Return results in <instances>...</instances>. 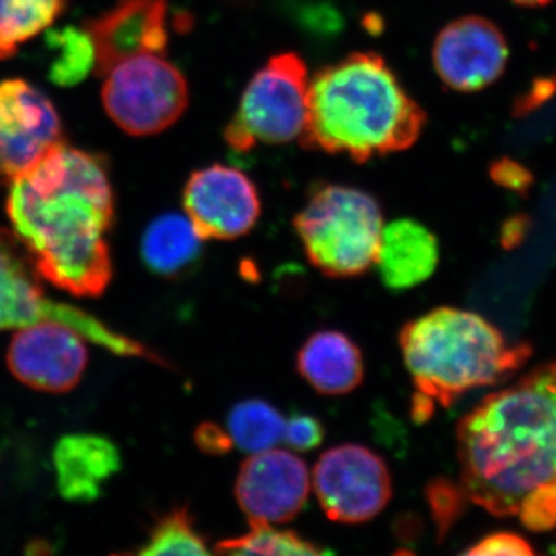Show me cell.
Returning <instances> with one entry per match:
<instances>
[{"label": "cell", "mask_w": 556, "mask_h": 556, "mask_svg": "<svg viewBox=\"0 0 556 556\" xmlns=\"http://www.w3.org/2000/svg\"><path fill=\"white\" fill-rule=\"evenodd\" d=\"M7 214L40 277L78 298L109 287L113 193L104 161L58 142L13 178Z\"/></svg>", "instance_id": "6da1fadb"}, {"label": "cell", "mask_w": 556, "mask_h": 556, "mask_svg": "<svg viewBox=\"0 0 556 556\" xmlns=\"http://www.w3.org/2000/svg\"><path fill=\"white\" fill-rule=\"evenodd\" d=\"M463 490L496 517L556 481V362L490 394L457 426Z\"/></svg>", "instance_id": "7a4b0ae2"}, {"label": "cell", "mask_w": 556, "mask_h": 556, "mask_svg": "<svg viewBox=\"0 0 556 556\" xmlns=\"http://www.w3.org/2000/svg\"><path fill=\"white\" fill-rule=\"evenodd\" d=\"M426 112L376 53H353L311 79L302 144L357 163L412 148Z\"/></svg>", "instance_id": "3957f363"}, {"label": "cell", "mask_w": 556, "mask_h": 556, "mask_svg": "<svg viewBox=\"0 0 556 556\" xmlns=\"http://www.w3.org/2000/svg\"><path fill=\"white\" fill-rule=\"evenodd\" d=\"M399 345L416 388V422L430 419L438 405L450 407L467 391L503 382L532 356L529 343L510 345L484 317L450 306L407 321Z\"/></svg>", "instance_id": "277c9868"}, {"label": "cell", "mask_w": 556, "mask_h": 556, "mask_svg": "<svg viewBox=\"0 0 556 556\" xmlns=\"http://www.w3.org/2000/svg\"><path fill=\"white\" fill-rule=\"evenodd\" d=\"M294 228L306 257L321 274L358 277L376 265L382 208L365 190L324 185L300 208Z\"/></svg>", "instance_id": "5b68a950"}, {"label": "cell", "mask_w": 556, "mask_h": 556, "mask_svg": "<svg viewBox=\"0 0 556 556\" xmlns=\"http://www.w3.org/2000/svg\"><path fill=\"white\" fill-rule=\"evenodd\" d=\"M309 75L295 53L277 54L249 80L225 141L237 152L257 144H285L302 138L308 116Z\"/></svg>", "instance_id": "8992f818"}, {"label": "cell", "mask_w": 556, "mask_h": 556, "mask_svg": "<svg viewBox=\"0 0 556 556\" xmlns=\"http://www.w3.org/2000/svg\"><path fill=\"white\" fill-rule=\"evenodd\" d=\"M38 276V270H31L22 257L16 239L0 230V329H20L43 320L60 321L110 353L166 365L148 346L105 327L97 317L47 298Z\"/></svg>", "instance_id": "52a82bcc"}, {"label": "cell", "mask_w": 556, "mask_h": 556, "mask_svg": "<svg viewBox=\"0 0 556 556\" xmlns=\"http://www.w3.org/2000/svg\"><path fill=\"white\" fill-rule=\"evenodd\" d=\"M108 75L102 87L104 108L113 123L134 137L169 129L188 108V80L160 53L119 62Z\"/></svg>", "instance_id": "ba28073f"}, {"label": "cell", "mask_w": 556, "mask_h": 556, "mask_svg": "<svg viewBox=\"0 0 556 556\" xmlns=\"http://www.w3.org/2000/svg\"><path fill=\"white\" fill-rule=\"evenodd\" d=\"M311 485L331 521L362 525L378 517L393 486L386 460L364 445L329 448L314 466Z\"/></svg>", "instance_id": "9c48e42d"}, {"label": "cell", "mask_w": 556, "mask_h": 556, "mask_svg": "<svg viewBox=\"0 0 556 556\" xmlns=\"http://www.w3.org/2000/svg\"><path fill=\"white\" fill-rule=\"evenodd\" d=\"M186 217L203 240H236L262 214L257 186L236 167L212 164L193 172L182 193Z\"/></svg>", "instance_id": "30bf717a"}, {"label": "cell", "mask_w": 556, "mask_h": 556, "mask_svg": "<svg viewBox=\"0 0 556 556\" xmlns=\"http://www.w3.org/2000/svg\"><path fill=\"white\" fill-rule=\"evenodd\" d=\"M86 340L68 325L38 321L17 329L11 339L7 364L24 386L47 393H67L78 386L86 371Z\"/></svg>", "instance_id": "8fae6325"}, {"label": "cell", "mask_w": 556, "mask_h": 556, "mask_svg": "<svg viewBox=\"0 0 556 556\" xmlns=\"http://www.w3.org/2000/svg\"><path fill=\"white\" fill-rule=\"evenodd\" d=\"M308 467L289 450L255 453L241 464L237 503L249 522L283 525L298 517L308 501Z\"/></svg>", "instance_id": "7c38bea8"}, {"label": "cell", "mask_w": 556, "mask_h": 556, "mask_svg": "<svg viewBox=\"0 0 556 556\" xmlns=\"http://www.w3.org/2000/svg\"><path fill=\"white\" fill-rule=\"evenodd\" d=\"M61 141L60 116L49 98L25 80H2L0 175L20 177Z\"/></svg>", "instance_id": "4fadbf2b"}, {"label": "cell", "mask_w": 556, "mask_h": 556, "mask_svg": "<svg viewBox=\"0 0 556 556\" xmlns=\"http://www.w3.org/2000/svg\"><path fill=\"white\" fill-rule=\"evenodd\" d=\"M508 61V46L493 22L479 16L460 17L439 33L433 64L450 89L478 91L501 78Z\"/></svg>", "instance_id": "5bb4252c"}, {"label": "cell", "mask_w": 556, "mask_h": 556, "mask_svg": "<svg viewBox=\"0 0 556 556\" xmlns=\"http://www.w3.org/2000/svg\"><path fill=\"white\" fill-rule=\"evenodd\" d=\"M97 51V75L139 54L163 53L167 47V0H116L86 25Z\"/></svg>", "instance_id": "9a60e30c"}, {"label": "cell", "mask_w": 556, "mask_h": 556, "mask_svg": "<svg viewBox=\"0 0 556 556\" xmlns=\"http://www.w3.org/2000/svg\"><path fill=\"white\" fill-rule=\"evenodd\" d=\"M58 490L64 500L91 503L123 467L118 447L98 434H67L53 452Z\"/></svg>", "instance_id": "2e32d148"}, {"label": "cell", "mask_w": 556, "mask_h": 556, "mask_svg": "<svg viewBox=\"0 0 556 556\" xmlns=\"http://www.w3.org/2000/svg\"><path fill=\"white\" fill-rule=\"evenodd\" d=\"M438 263V239L426 226L409 218L383 226L376 266L388 289L402 292L419 287L433 276Z\"/></svg>", "instance_id": "e0dca14e"}, {"label": "cell", "mask_w": 556, "mask_h": 556, "mask_svg": "<svg viewBox=\"0 0 556 556\" xmlns=\"http://www.w3.org/2000/svg\"><path fill=\"white\" fill-rule=\"evenodd\" d=\"M300 376L317 393L342 396L364 380V356L361 348L336 329L314 332L298 354Z\"/></svg>", "instance_id": "ac0fdd59"}, {"label": "cell", "mask_w": 556, "mask_h": 556, "mask_svg": "<svg viewBox=\"0 0 556 556\" xmlns=\"http://www.w3.org/2000/svg\"><path fill=\"white\" fill-rule=\"evenodd\" d=\"M203 241L188 217L164 214L153 219L142 236V260L159 276H179L195 265Z\"/></svg>", "instance_id": "d6986e66"}, {"label": "cell", "mask_w": 556, "mask_h": 556, "mask_svg": "<svg viewBox=\"0 0 556 556\" xmlns=\"http://www.w3.org/2000/svg\"><path fill=\"white\" fill-rule=\"evenodd\" d=\"M285 420L268 402L260 399L240 402L228 416V431L233 447L249 455L276 448L278 442L283 441Z\"/></svg>", "instance_id": "ffe728a7"}, {"label": "cell", "mask_w": 556, "mask_h": 556, "mask_svg": "<svg viewBox=\"0 0 556 556\" xmlns=\"http://www.w3.org/2000/svg\"><path fill=\"white\" fill-rule=\"evenodd\" d=\"M65 0H0V60L13 56L64 10Z\"/></svg>", "instance_id": "44dd1931"}, {"label": "cell", "mask_w": 556, "mask_h": 556, "mask_svg": "<svg viewBox=\"0 0 556 556\" xmlns=\"http://www.w3.org/2000/svg\"><path fill=\"white\" fill-rule=\"evenodd\" d=\"M46 40L49 50L54 53L50 65V79L56 86L72 87L79 84L97 65V51L87 30L60 28L51 30Z\"/></svg>", "instance_id": "7402d4cb"}, {"label": "cell", "mask_w": 556, "mask_h": 556, "mask_svg": "<svg viewBox=\"0 0 556 556\" xmlns=\"http://www.w3.org/2000/svg\"><path fill=\"white\" fill-rule=\"evenodd\" d=\"M251 530L244 535L219 541L215 551L225 555H325V548L300 536L292 530L277 529L276 525L249 522Z\"/></svg>", "instance_id": "603a6c76"}, {"label": "cell", "mask_w": 556, "mask_h": 556, "mask_svg": "<svg viewBox=\"0 0 556 556\" xmlns=\"http://www.w3.org/2000/svg\"><path fill=\"white\" fill-rule=\"evenodd\" d=\"M135 554L155 555H208L206 538L197 529L195 519L188 507H178L161 517L153 526L144 546Z\"/></svg>", "instance_id": "cb8c5ba5"}, {"label": "cell", "mask_w": 556, "mask_h": 556, "mask_svg": "<svg viewBox=\"0 0 556 556\" xmlns=\"http://www.w3.org/2000/svg\"><path fill=\"white\" fill-rule=\"evenodd\" d=\"M519 518L533 532H547L556 527V481L538 486L521 503Z\"/></svg>", "instance_id": "d4e9b609"}, {"label": "cell", "mask_w": 556, "mask_h": 556, "mask_svg": "<svg viewBox=\"0 0 556 556\" xmlns=\"http://www.w3.org/2000/svg\"><path fill=\"white\" fill-rule=\"evenodd\" d=\"M427 500L433 517L437 519L439 532L445 533L459 517L464 506L463 495L457 485L445 479L433 481L427 489Z\"/></svg>", "instance_id": "484cf974"}, {"label": "cell", "mask_w": 556, "mask_h": 556, "mask_svg": "<svg viewBox=\"0 0 556 556\" xmlns=\"http://www.w3.org/2000/svg\"><path fill=\"white\" fill-rule=\"evenodd\" d=\"M324 424L313 415L298 413L285 420L283 442L294 452H309L324 442Z\"/></svg>", "instance_id": "4316f807"}, {"label": "cell", "mask_w": 556, "mask_h": 556, "mask_svg": "<svg viewBox=\"0 0 556 556\" xmlns=\"http://www.w3.org/2000/svg\"><path fill=\"white\" fill-rule=\"evenodd\" d=\"M466 555H535V551L530 546L525 538L515 535V533H493L479 541L477 546L468 548Z\"/></svg>", "instance_id": "83f0119b"}, {"label": "cell", "mask_w": 556, "mask_h": 556, "mask_svg": "<svg viewBox=\"0 0 556 556\" xmlns=\"http://www.w3.org/2000/svg\"><path fill=\"white\" fill-rule=\"evenodd\" d=\"M197 447L211 456H222L233 448L229 431L215 422L200 424L195 431Z\"/></svg>", "instance_id": "f1b7e54d"}, {"label": "cell", "mask_w": 556, "mask_h": 556, "mask_svg": "<svg viewBox=\"0 0 556 556\" xmlns=\"http://www.w3.org/2000/svg\"><path fill=\"white\" fill-rule=\"evenodd\" d=\"M492 177L497 185L515 190V192H526L532 185L530 172L508 160L497 161L496 164H493Z\"/></svg>", "instance_id": "f546056e"}, {"label": "cell", "mask_w": 556, "mask_h": 556, "mask_svg": "<svg viewBox=\"0 0 556 556\" xmlns=\"http://www.w3.org/2000/svg\"><path fill=\"white\" fill-rule=\"evenodd\" d=\"M525 223H521V218L517 217L515 219H511V222H508L506 225V229H504L503 232V243L504 247L510 248L514 247V244H518L519 237L525 233Z\"/></svg>", "instance_id": "4dcf8cb0"}, {"label": "cell", "mask_w": 556, "mask_h": 556, "mask_svg": "<svg viewBox=\"0 0 556 556\" xmlns=\"http://www.w3.org/2000/svg\"><path fill=\"white\" fill-rule=\"evenodd\" d=\"M511 2L522 7H541L546 5V3L552 2V0H511Z\"/></svg>", "instance_id": "1f68e13d"}]
</instances>
